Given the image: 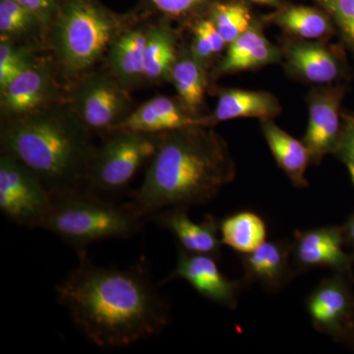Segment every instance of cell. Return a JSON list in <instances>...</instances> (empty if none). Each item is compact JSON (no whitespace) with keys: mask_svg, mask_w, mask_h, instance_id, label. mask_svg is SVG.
<instances>
[{"mask_svg":"<svg viewBox=\"0 0 354 354\" xmlns=\"http://www.w3.org/2000/svg\"><path fill=\"white\" fill-rule=\"evenodd\" d=\"M78 258V265L57 286V297L91 344L127 348L162 334L169 326L171 307L145 264L121 270L94 264L87 252Z\"/></svg>","mask_w":354,"mask_h":354,"instance_id":"6da1fadb","label":"cell"},{"mask_svg":"<svg viewBox=\"0 0 354 354\" xmlns=\"http://www.w3.org/2000/svg\"><path fill=\"white\" fill-rule=\"evenodd\" d=\"M215 127L160 134L157 151L131 202L145 218L176 207L212 201L236 176V165Z\"/></svg>","mask_w":354,"mask_h":354,"instance_id":"7a4b0ae2","label":"cell"},{"mask_svg":"<svg viewBox=\"0 0 354 354\" xmlns=\"http://www.w3.org/2000/svg\"><path fill=\"white\" fill-rule=\"evenodd\" d=\"M68 102L1 120L0 150L30 169L53 198L88 190L95 147Z\"/></svg>","mask_w":354,"mask_h":354,"instance_id":"3957f363","label":"cell"},{"mask_svg":"<svg viewBox=\"0 0 354 354\" xmlns=\"http://www.w3.org/2000/svg\"><path fill=\"white\" fill-rule=\"evenodd\" d=\"M138 20L97 0H59L46 31V55L68 86L102 64L114 41Z\"/></svg>","mask_w":354,"mask_h":354,"instance_id":"277c9868","label":"cell"},{"mask_svg":"<svg viewBox=\"0 0 354 354\" xmlns=\"http://www.w3.org/2000/svg\"><path fill=\"white\" fill-rule=\"evenodd\" d=\"M145 221L131 202L115 204L84 190L55 198L44 230L57 235L80 255L97 242L131 239Z\"/></svg>","mask_w":354,"mask_h":354,"instance_id":"5b68a950","label":"cell"},{"mask_svg":"<svg viewBox=\"0 0 354 354\" xmlns=\"http://www.w3.org/2000/svg\"><path fill=\"white\" fill-rule=\"evenodd\" d=\"M160 134L116 130L95 147L88 169V188L95 193L124 190L157 151Z\"/></svg>","mask_w":354,"mask_h":354,"instance_id":"8992f818","label":"cell"},{"mask_svg":"<svg viewBox=\"0 0 354 354\" xmlns=\"http://www.w3.org/2000/svg\"><path fill=\"white\" fill-rule=\"evenodd\" d=\"M67 102L93 137L115 131L136 108L130 92L102 66L67 86Z\"/></svg>","mask_w":354,"mask_h":354,"instance_id":"52a82bcc","label":"cell"},{"mask_svg":"<svg viewBox=\"0 0 354 354\" xmlns=\"http://www.w3.org/2000/svg\"><path fill=\"white\" fill-rule=\"evenodd\" d=\"M55 198L43 183L16 158L0 153V211L20 227L41 228Z\"/></svg>","mask_w":354,"mask_h":354,"instance_id":"ba28073f","label":"cell"},{"mask_svg":"<svg viewBox=\"0 0 354 354\" xmlns=\"http://www.w3.org/2000/svg\"><path fill=\"white\" fill-rule=\"evenodd\" d=\"M64 102H67L66 84L48 55L0 88L1 120L22 118Z\"/></svg>","mask_w":354,"mask_h":354,"instance_id":"9c48e42d","label":"cell"},{"mask_svg":"<svg viewBox=\"0 0 354 354\" xmlns=\"http://www.w3.org/2000/svg\"><path fill=\"white\" fill-rule=\"evenodd\" d=\"M283 64L292 78L313 86L341 84L348 72V62L339 46L326 41L281 38Z\"/></svg>","mask_w":354,"mask_h":354,"instance_id":"30bf717a","label":"cell"},{"mask_svg":"<svg viewBox=\"0 0 354 354\" xmlns=\"http://www.w3.org/2000/svg\"><path fill=\"white\" fill-rule=\"evenodd\" d=\"M346 274L324 279L305 301L312 325L335 341L348 339L354 330V295Z\"/></svg>","mask_w":354,"mask_h":354,"instance_id":"8fae6325","label":"cell"},{"mask_svg":"<svg viewBox=\"0 0 354 354\" xmlns=\"http://www.w3.org/2000/svg\"><path fill=\"white\" fill-rule=\"evenodd\" d=\"M346 94L344 84L313 86L306 95L308 124L304 139L311 162L318 165L334 153L341 137L342 102Z\"/></svg>","mask_w":354,"mask_h":354,"instance_id":"7c38bea8","label":"cell"},{"mask_svg":"<svg viewBox=\"0 0 354 354\" xmlns=\"http://www.w3.org/2000/svg\"><path fill=\"white\" fill-rule=\"evenodd\" d=\"M342 227H321L297 230L292 241V259L297 271L328 268L353 281L354 253L344 250Z\"/></svg>","mask_w":354,"mask_h":354,"instance_id":"4fadbf2b","label":"cell"},{"mask_svg":"<svg viewBox=\"0 0 354 354\" xmlns=\"http://www.w3.org/2000/svg\"><path fill=\"white\" fill-rule=\"evenodd\" d=\"M216 259L206 254L187 252L178 247L176 268L162 283L183 279L209 301L228 309H236L241 283L223 274Z\"/></svg>","mask_w":354,"mask_h":354,"instance_id":"5bb4252c","label":"cell"},{"mask_svg":"<svg viewBox=\"0 0 354 354\" xmlns=\"http://www.w3.org/2000/svg\"><path fill=\"white\" fill-rule=\"evenodd\" d=\"M193 127L216 125L209 114L190 113L178 97L160 95L136 106L118 130L162 134Z\"/></svg>","mask_w":354,"mask_h":354,"instance_id":"9a60e30c","label":"cell"},{"mask_svg":"<svg viewBox=\"0 0 354 354\" xmlns=\"http://www.w3.org/2000/svg\"><path fill=\"white\" fill-rule=\"evenodd\" d=\"M263 26V19L254 18L250 27L228 44L225 55L209 72L211 81L228 74L283 64V51L279 46L272 44L265 36Z\"/></svg>","mask_w":354,"mask_h":354,"instance_id":"2e32d148","label":"cell"},{"mask_svg":"<svg viewBox=\"0 0 354 354\" xmlns=\"http://www.w3.org/2000/svg\"><path fill=\"white\" fill-rule=\"evenodd\" d=\"M149 23L140 19L121 32L102 62V66L130 93L147 85L145 46Z\"/></svg>","mask_w":354,"mask_h":354,"instance_id":"e0dca14e","label":"cell"},{"mask_svg":"<svg viewBox=\"0 0 354 354\" xmlns=\"http://www.w3.org/2000/svg\"><path fill=\"white\" fill-rule=\"evenodd\" d=\"M243 283H257L270 292L288 285L297 274L292 259V241H265L252 252L241 254Z\"/></svg>","mask_w":354,"mask_h":354,"instance_id":"ac0fdd59","label":"cell"},{"mask_svg":"<svg viewBox=\"0 0 354 354\" xmlns=\"http://www.w3.org/2000/svg\"><path fill=\"white\" fill-rule=\"evenodd\" d=\"M158 227L169 230L178 241L179 248L195 254H206L220 258L221 242L220 223L213 216L195 223L188 216V208L176 207L153 216Z\"/></svg>","mask_w":354,"mask_h":354,"instance_id":"d6986e66","label":"cell"},{"mask_svg":"<svg viewBox=\"0 0 354 354\" xmlns=\"http://www.w3.org/2000/svg\"><path fill=\"white\" fill-rule=\"evenodd\" d=\"M181 28L160 17L149 23L145 46V79L147 85L169 83L172 67L176 64L181 41Z\"/></svg>","mask_w":354,"mask_h":354,"instance_id":"ffe728a7","label":"cell"},{"mask_svg":"<svg viewBox=\"0 0 354 354\" xmlns=\"http://www.w3.org/2000/svg\"><path fill=\"white\" fill-rule=\"evenodd\" d=\"M216 108L209 114L215 125L237 118H258L261 121L274 120L281 113L278 97L265 91L223 88L216 91Z\"/></svg>","mask_w":354,"mask_h":354,"instance_id":"44dd1931","label":"cell"},{"mask_svg":"<svg viewBox=\"0 0 354 354\" xmlns=\"http://www.w3.org/2000/svg\"><path fill=\"white\" fill-rule=\"evenodd\" d=\"M262 19L278 26L286 36L305 41H327L335 32L332 18L321 7L285 4Z\"/></svg>","mask_w":354,"mask_h":354,"instance_id":"7402d4cb","label":"cell"},{"mask_svg":"<svg viewBox=\"0 0 354 354\" xmlns=\"http://www.w3.org/2000/svg\"><path fill=\"white\" fill-rule=\"evenodd\" d=\"M209 81V72L193 55L189 41L183 39L169 83L176 88L179 101L190 113L202 114Z\"/></svg>","mask_w":354,"mask_h":354,"instance_id":"603a6c76","label":"cell"},{"mask_svg":"<svg viewBox=\"0 0 354 354\" xmlns=\"http://www.w3.org/2000/svg\"><path fill=\"white\" fill-rule=\"evenodd\" d=\"M261 129L272 157L292 185L297 188L307 187L308 181L305 174L311 158L304 142L281 129L274 120L261 121Z\"/></svg>","mask_w":354,"mask_h":354,"instance_id":"cb8c5ba5","label":"cell"},{"mask_svg":"<svg viewBox=\"0 0 354 354\" xmlns=\"http://www.w3.org/2000/svg\"><path fill=\"white\" fill-rule=\"evenodd\" d=\"M48 27L32 11L14 0H0V41L38 44L46 50Z\"/></svg>","mask_w":354,"mask_h":354,"instance_id":"d4e9b609","label":"cell"},{"mask_svg":"<svg viewBox=\"0 0 354 354\" xmlns=\"http://www.w3.org/2000/svg\"><path fill=\"white\" fill-rule=\"evenodd\" d=\"M220 234L223 245L239 254H247L264 243L267 225L258 214L242 211L220 221Z\"/></svg>","mask_w":354,"mask_h":354,"instance_id":"484cf974","label":"cell"},{"mask_svg":"<svg viewBox=\"0 0 354 354\" xmlns=\"http://www.w3.org/2000/svg\"><path fill=\"white\" fill-rule=\"evenodd\" d=\"M248 2L246 0H218L209 9L208 17L227 46L243 34L255 18Z\"/></svg>","mask_w":354,"mask_h":354,"instance_id":"4316f807","label":"cell"},{"mask_svg":"<svg viewBox=\"0 0 354 354\" xmlns=\"http://www.w3.org/2000/svg\"><path fill=\"white\" fill-rule=\"evenodd\" d=\"M189 29L192 36L189 44L193 55L211 72L220 60L221 53L227 50V44L208 16L196 21Z\"/></svg>","mask_w":354,"mask_h":354,"instance_id":"83f0119b","label":"cell"},{"mask_svg":"<svg viewBox=\"0 0 354 354\" xmlns=\"http://www.w3.org/2000/svg\"><path fill=\"white\" fill-rule=\"evenodd\" d=\"M43 51L38 44L0 41V88L38 62Z\"/></svg>","mask_w":354,"mask_h":354,"instance_id":"f1b7e54d","label":"cell"},{"mask_svg":"<svg viewBox=\"0 0 354 354\" xmlns=\"http://www.w3.org/2000/svg\"><path fill=\"white\" fill-rule=\"evenodd\" d=\"M216 1L218 0H145L153 12L176 23L181 29H189L196 21L208 16Z\"/></svg>","mask_w":354,"mask_h":354,"instance_id":"f546056e","label":"cell"},{"mask_svg":"<svg viewBox=\"0 0 354 354\" xmlns=\"http://www.w3.org/2000/svg\"><path fill=\"white\" fill-rule=\"evenodd\" d=\"M339 30L344 43L354 55V0H315Z\"/></svg>","mask_w":354,"mask_h":354,"instance_id":"4dcf8cb0","label":"cell"},{"mask_svg":"<svg viewBox=\"0 0 354 354\" xmlns=\"http://www.w3.org/2000/svg\"><path fill=\"white\" fill-rule=\"evenodd\" d=\"M334 155L346 165L354 186V114L342 113L341 137Z\"/></svg>","mask_w":354,"mask_h":354,"instance_id":"1f68e13d","label":"cell"},{"mask_svg":"<svg viewBox=\"0 0 354 354\" xmlns=\"http://www.w3.org/2000/svg\"><path fill=\"white\" fill-rule=\"evenodd\" d=\"M21 6L32 11L43 21L46 27L50 25L53 16L57 12L59 0H14Z\"/></svg>","mask_w":354,"mask_h":354,"instance_id":"d6a6232c","label":"cell"},{"mask_svg":"<svg viewBox=\"0 0 354 354\" xmlns=\"http://www.w3.org/2000/svg\"><path fill=\"white\" fill-rule=\"evenodd\" d=\"M342 232L346 245L351 247L354 253V215L349 218L346 225H342Z\"/></svg>","mask_w":354,"mask_h":354,"instance_id":"836d02e7","label":"cell"},{"mask_svg":"<svg viewBox=\"0 0 354 354\" xmlns=\"http://www.w3.org/2000/svg\"><path fill=\"white\" fill-rule=\"evenodd\" d=\"M247 1L253 2V3L259 4V6L274 7L277 9L286 4L283 0H247Z\"/></svg>","mask_w":354,"mask_h":354,"instance_id":"e575fe53","label":"cell"},{"mask_svg":"<svg viewBox=\"0 0 354 354\" xmlns=\"http://www.w3.org/2000/svg\"><path fill=\"white\" fill-rule=\"evenodd\" d=\"M348 339H351V342H354V330H353V334H351V337H349Z\"/></svg>","mask_w":354,"mask_h":354,"instance_id":"d590c367","label":"cell"}]
</instances>
